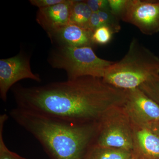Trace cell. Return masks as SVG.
<instances>
[{
  "instance_id": "1",
  "label": "cell",
  "mask_w": 159,
  "mask_h": 159,
  "mask_svg": "<svg viewBox=\"0 0 159 159\" xmlns=\"http://www.w3.org/2000/svg\"><path fill=\"white\" fill-rule=\"evenodd\" d=\"M13 93L18 108L75 123L98 122L109 109L123 106L126 97V91L89 76L41 86H16Z\"/></svg>"
},
{
  "instance_id": "2",
  "label": "cell",
  "mask_w": 159,
  "mask_h": 159,
  "mask_svg": "<svg viewBox=\"0 0 159 159\" xmlns=\"http://www.w3.org/2000/svg\"><path fill=\"white\" fill-rule=\"evenodd\" d=\"M9 115L39 142L51 159H85L98 130V122L72 123L17 107Z\"/></svg>"
},
{
  "instance_id": "3",
  "label": "cell",
  "mask_w": 159,
  "mask_h": 159,
  "mask_svg": "<svg viewBox=\"0 0 159 159\" xmlns=\"http://www.w3.org/2000/svg\"><path fill=\"white\" fill-rule=\"evenodd\" d=\"M159 75V58L137 39L131 42L127 53L107 69L102 80L122 90L139 88Z\"/></svg>"
},
{
  "instance_id": "4",
  "label": "cell",
  "mask_w": 159,
  "mask_h": 159,
  "mask_svg": "<svg viewBox=\"0 0 159 159\" xmlns=\"http://www.w3.org/2000/svg\"><path fill=\"white\" fill-rule=\"evenodd\" d=\"M114 62L98 57L89 46H62L52 55L51 61L53 67L66 71L68 80L87 76L102 79Z\"/></svg>"
},
{
  "instance_id": "5",
  "label": "cell",
  "mask_w": 159,
  "mask_h": 159,
  "mask_svg": "<svg viewBox=\"0 0 159 159\" xmlns=\"http://www.w3.org/2000/svg\"><path fill=\"white\" fill-rule=\"evenodd\" d=\"M133 127L123 106L105 112L98 121V130L93 145L131 152Z\"/></svg>"
},
{
  "instance_id": "6",
  "label": "cell",
  "mask_w": 159,
  "mask_h": 159,
  "mask_svg": "<svg viewBox=\"0 0 159 159\" xmlns=\"http://www.w3.org/2000/svg\"><path fill=\"white\" fill-rule=\"evenodd\" d=\"M136 26L143 34L152 35L159 32V0H127L120 17Z\"/></svg>"
},
{
  "instance_id": "7",
  "label": "cell",
  "mask_w": 159,
  "mask_h": 159,
  "mask_svg": "<svg viewBox=\"0 0 159 159\" xmlns=\"http://www.w3.org/2000/svg\"><path fill=\"white\" fill-rule=\"evenodd\" d=\"M125 91L123 106L132 121L148 127L159 122V105L157 102L139 88Z\"/></svg>"
},
{
  "instance_id": "8",
  "label": "cell",
  "mask_w": 159,
  "mask_h": 159,
  "mask_svg": "<svg viewBox=\"0 0 159 159\" xmlns=\"http://www.w3.org/2000/svg\"><path fill=\"white\" fill-rule=\"evenodd\" d=\"M30 79L40 82L39 75L31 71L29 58L23 55L0 60V97L3 102L7 101L9 89L18 81Z\"/></svg>"
},
{
  "instance_id": "9",
  "label": "cell",
  "mask_w": 159,
  "mask_h": 159,
  "mask_svg": "<svg viewBox=\"0 0 159 159\" xmlns=\"http://www.w3.org/2000/svg\"><path fill=\"white\" fill-rule=\"evenodd\" d=\"M132 122L133 159H159V137L148 126Z\"/></svg>"
},
{
  "instance_id": "10",
  "label": "cell",
  "mask_w": 159,
  "mask_h": 159,
  "mask_svg": "<svg viewBox=\"0 0 159 159\" xmlns=\"http://www.w3.org/2000/svg\"><path fill=\"white\" fill-rule=\"evenodd\" d=\"M74 0H65L54 6L41 8L36 20L48 34L70 23L71 7Z\"/></svg>"
},
{
  "instance_id": "11",
  "label": "cell",
  "mask_w": 159,
  "mask_h": 159,
  "mask_svg": "<svg viewBox=\"0 0 159 159\" xmlns=\"http://www.w3.org/2000/svg\"><path fill=\"white\" fill-rule=\"evenodd\" d=\"M93 33L87 29L69 23L48 34L51 38L56 40L62 46L92 47L93 45L92 41Z\"/></svg>"
},
{
  "instance_id": "12",
  "label": "cell",
  "mask_w": 159,
  "mask_h": 159,
  "mask_svg": "<svg viewBox=\"0 0 159 159\" xmlns=\"http://www.w3.org/2000/svg\"><path fill=\"white\" fill-rule=\"evenodd\" d=\"M85 159H133L131 152L93 145Z\"/></svg>"
},
{
  "instance_id": "13",
  "label": "cell",
  "mask_w": 159,
  "mask_h": 159,
  "mask_svg": "<svg viewBox=\"0 0 159 159\" xmlns=\"http://www.w3.org/2000/svg\"><path fill=\"white\" fill-rule=\"evenodd\" d=\"M92 13L93 11L85 1L74 0L71 7L70 24L90 31L89 29V23Z\"/></svg>"
},
{
  "instance_id": "14",
  "label": "cell",
  "mask_w": 159,
  "mask_h": 159,
  "mask_svg": "<svg viewBox=\"0 0 159 159\" xmlns=\"http://www.w3.org/2000/svg\"><path fill=\"white\" fill-rule=\"evenodd\" d=\"M8 118L6 114L0 116V159H28L9 150L3 139L4 125Z\"/></svg>"
},
{
  "instance_id": "15",
  "label": "cell",
  "mask_w": 159,
  "mask_h": 159,
  "mask_svg": "<svg viewBox=\"0 0 159 159\" xmlns=\"http://www.w3.org/2000/svg\"><path fill=\"white\" fill-rule=\"evenodd\" d=\"M99 15L101 25L108 27L114 34L118 33L121 30V25L118 16L113 14L110 11H97Z\"/></svg>"
},
{
  "instance_id": "16",
  "label": "cell",
  "mask_w": 159,
  "mask_h": 159,
  "mask_svg": "<svg viewBox=\"0 0 159 159\" xmlns=\"http://www.w3.org/2000/svg\"><path fill=\"white\" fill-rule=\"evenodd\" d=\"M139 88L159 105V75L152 77Z\"/></svg>"
},
{
  "instance_id": "17",
  "label": "cell",
  "mask_w": 159,
  "mask_h": 159,
  "mask_svg": "<svg viewBox=\"0 0 159 159\" xmlns=\"http://www.w3.org/2000/svg\"><path fill=\"white\" fill-rule=\"evenodd\" d=\"M113 32L108 27L102 26L96 29L92 34L93 44L103 45L109 43L112 37Z\"/></svg>"
},
{
  "instance_id": "18",
  "label": "cell",
  "mask_w": 159,
  "mask_h": 159,
  "mask_svg": "<svg viewBox=\"0 0 159 159\" xmlns=\"http://www.w3.org/2000/svg\"><path fill=\"white\" fill-rule=\"evenodd\" d=\"M85 2L93 12L99 11H110L108 0H87Z\"/></svg>"
},
{
  "instance_id": "19",
  "label": "cell",
  "mask_w": 159,
  "mask_h": 159,
  "mask_svg": "<svg viewBox=\"0 0 159 159\" xmlns=\"http://www.w3.org/2000/svg\"><path fill=\"white\" fill-rule=\"evenodd\" d=\"M127 0H108L110 10L120 19L125 9Z\"/></svg>"
},
{
  "instance_id": "20",
  "label": "cell",
  "mask_w": 159,
  "mask_h": 159,
  "mask_svg": "<svg viewBox=\"0 0 159 159\" xmlns=\"http://www.w3.org/2000/svg\"><path fill=\"white\" fill-rule=\"evenodd\" d=\"M65 0H30V3L39 9L47 8L62 3Z\"/></svg>"
},
{
  "instance_id": "21",
  "label": "cell",
  "mask_w": 159,
  "mask_h": 159,
  "mask_svg": "<svg viewBox=\"0 0 159 159\" xmlns=\"http://www.w3.org/2000/svg\"><path fill=\"white\" fill-rule=\"evenodd\" d=\"M159 138V122L148 126Z\"/></svg>"
}]
</instances>
